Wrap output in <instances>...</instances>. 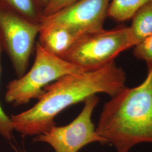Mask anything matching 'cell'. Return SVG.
I'll return each instance as SVG.
<instances>
[{
  "label": "cell",
  "mask_w": 152,
  "mask_h": 152,
  "mask_svg": "<svg viewBox=\"0 0 152 152\" xmlns=\"http://www.w3.org/2000/svg\"><path fill=\"white\" fill-rule=\"evenodd\" d=\"M126 73L115 61L65 75L45 87L32 107L12 115V128L23 136L43 134L56 125L55 118L65 109L99 93L113 97L126 87Z\"/></svg>",
  "instance_id": "cell-1"
},
{
  "label": "cell",
  "mask_w": 152,
  "mask_h": 152,
  "mask_svg": "<svg viewBox=\"0 0 152 152\" xmlns=\"http://www.w3.org/2000/svg\"><path fill=\"white\" fill-rule=\"evenodd\" d=\"M96 131L117 152L152 143V68L141 84L126 86L104 104Z\"/></svg>",
  "instance_id": "cell-2"
},
{
  "label": "cell",
  "mask_w": 152,
  "mask_h": 152,
  "mask_svg": "<svg viewBox=\"0 0 152 152\" xmlns=\"http://www.w3.org/2000/svg\"><path fill=\"white\" fill-rule=\"evenodd\" d=\"M83 69H85L51 53L37 42L35 59L29 71L7 85L6 102L15 107L27 104L32 99H38L49 83Z\"/></svg>",
  "instance_id": "cell-3"
},
{
  "label": "cell",
  "mask_w": 152,
  "mask_h": 152,
  "mask_svg": "<svg viewBox=\"0 0 152 152\" xmlns=\"http://www.w3.org/2000/svg\"><path fill=\"white\" fill-rule=\"evenodd\" d=\"M135 42L129 27L102 30L82 37L61 58L85 69L102 67L113 61Z\"/></svg>",
  "instance_id": "cell-4"
},
{
  "label": "cell",
  "mask_w": 152,
  "mask_h": 152,
  "mask_svg": "<svg viewBox=\"0 0 152 152\" xmlns=\"http://www.w3.org/2000/svg\"><path fill=\"white\" fill-rule=\"evenodd\" d=\"M40 29V23L31 22L0 8V44L11 61L18 78L27 72Z\"/></svg>",
  "instance_id": "cell-5"
},
{
  "label": "cell",
  "mask_w": 152,
  "mask_h": 152,
  "mask_svg": "<svg viewBox=\"0 0 152 152\" xmlns=\"http://www.w3.org/2000/svg\"><path fill=\"white\" fill-rule=\"evenodd\" d=\"M99 101L96 95L87 98L80 113L70 124L64 126L55 125L37 135L34 140L48 144L55 152H78L83 147L95 142L106 144L105 139L96 132L91 119Z\"/></svg>",
  "instance_id": "cell-6"
},
{
  "label": "cell",
  "mask_w": 152,
  "mask_h": 152,
  "mask_svg": "<svg viewBox=\"0 0 152 152\" xmlns=\"http://www.w3.org/2000/svg\"><path fill=\"white\" fill-rule=\"evenodd\" d=\"M110 0H78L50 16L43 18L41 27H63L82 35L104 29Z\"/></svg>",
  "instance_id": "cell-7"
},
{
  "label": "cell",
  "mask_w": 152,
  "mask_h": 152,
  "mask_svg": "<svg viewBox=\"0 0 152 152\" xmlns=\"http://www.w3.org/2000/svg\"><path fill=\"white\" fill-rule=\"evenodd\" d=\"M38 43L51 53L61 58L85 35L63 27L41 28Z\"/></svg>",
  "instance_id": "cell-8"
},
{
  "label": "cell",
  "mask_w": 152,
  "mask_h": 152,
  "mask_svg": "<svg viewBox=\"0 0 152 152\" xmlns=\"http://www.w3.org/2000/svg\"><path fill=\"white\" fill-rule=\"evenodd\" d=\"M0 8L36 23H40L43 16L44 7L39 0H0Z\"/></svg>",
  "instance_id": "cell-9"
},
{
  "label": "cell",
  "mask_w": 152,
  "mask_h": 152,
  "mask_svg": "<svg viewBox=\"0 0 152 152\" xmlns=\"http://www.w3.org/2000/svg\"><path fill=\"white\" fill-rule=\"evenodd\" d=\"M131 19L129 28L136 46L152 34V0L141 7Z\"/></svg>",
  "instance_id": "cell-10"
},
{
  "label": "cell",
  "mask_w": 152,
  "mask_h": 152,
  "mask_svg": "<svg viewBox=\"0 0 152 152\" xmlns=\"http://www.w3.org/2000/svg\"><path fill=\"white\" fill-rule=\"evenodd\" d=\"M151 0H110L107 16L118 22L131 19L141 7Z\"/></svg>",
  "instance_id": "cell-11"
},
{
  "label": "cell",
  "mask_w": 152,
  "mask_h": 152,
  "mask_svg": "<svg viewBox=\"0 0 152 152\" xmlns=\"http://www.w3.org/2000/svg\"><path fill=\"white\" fill-rule=\"evenodd\" d=\"M133 55L139 60L145 61L148 71L152 68V34L134 46Z\"/></svg>",
  "instance_id": "cell-12"
},
{
  "label": "cell",
  "mask_w": 152,
  "mask_h": 152,
  "mask_svg": "<svg viewBox=\"0 0 152 152\" xmlns=\"http://www.w3.org/2000/svg\"><path fill=\"white\" fill-rule=\"evenodd\" d=\"M2 51L0 44V76L1 73V54ZM14 131L10 117L6 114L0 104V135L7 140H11Z\"/></svg>",
  "instance_id": "cell-13"
},
{
  "label": "cell",
  "mask_w": 152,
  "mask_h": 152,
  "mask_svg": "<svg viewBox=\"0 0 152 152\" xmlns=\"http://www.w3.org/2000/svg\"><path fill=\"white\" fill-rule=\"evenodd\" d=\"M77 1L78 0H49L47 5L44 7L42 19L60 11Z\"/></svg>",
  "instance_id": "cell-14"
},
{
  "label": "cell",
  "mask_w": 152,
  "mask_h": 152,
  "mask_svg": "<svg viewBox=\"0 0 152 152\" xmlns=\"http://www.w3.org/2000/svg\"><path fill=\"white\" fill-rule=\"evenodd\" d=\"M39 2H40V3H41V5L43 6V7H45L46 5H47V4H48V1H49V0H39Z\"/></svg>",
  "instance_id": "cell-15"
},
{
  "label": "cell",
  "mask_w": 152,
  "mask_h": 152,
  "mask_svg": "<svg viewBox=\"0 0 152 152\" xmlns=\"http://www.w3.org/2000/svg\"></svg>",
  "instance_id": "cell-16"
}]
</instances>
